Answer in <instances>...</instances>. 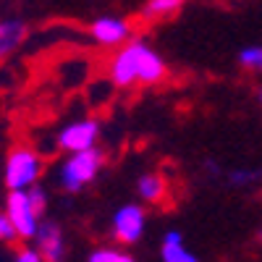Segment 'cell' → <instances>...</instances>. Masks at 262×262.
I'll return each mask as SVG.
<instances>
[{
	"mask_svg": "<svg viewBox=\"0 0 262 262\" xmlns=\"http://www.w3.org/2000/svg\"><path fill=\"white\" fill-rule=\"evenodd\" d=\"M105 71H107V81L116 90L158 86L168 79V63L149 42L134 39L107 58Z\"/></svg>",
	"mask_w": 262,
	"mask_h": 262,
	"instance_id": "obj_1",
	"label": "cell"
},
{
	"mask_svg": "<svg viewBox=\"0 0 262 262\" xmlns=\"http://www.w3.org/2000/svg\"><path fill=\"white\" fill-rule=\"evenodd\" d=\"M102 168H105V152L100 147L76 152V155H63L55 168V184L69 194H79L90 184H95Z\"/></svg>",
	"mask_w": 262,
	"mask_h": 262,
	"instance_id": "obj_2",
	"label": "cell"
},
{
	"mask_svg": "<svg viewBox=\"0 0 262 262\" xmlns=\"http://www.w3.org/2000/svg\"><path fill=\"white\" fill-rule=\"evenodd\" d=\"M45 173V158L32 144H16L3 163V184L8 191H29Z\"/></svg>",
	"mask_w": 262,
	"mask_h": 262,
	"instance_id": "obj_3",
	"label": "cell"
},
{
	"mask_svg": "<svg viewBox=\"0 0 262 262\" xmlns=\"http://www.w3.org/2000/svg\"><path fill=\"white\" fill-rule=\"evenodd\" d=\"M100 134H102L100 121L95 116H81V118H74L58 128L55 147L63 155H76V152L95 149L100 142Z\"/></svg>",
	"mask_w": 262,
	"mask_h": 262,
	"instance_id": "obj_4",
	"label": "cell"
},
{
	"mask_svg": "<svg viewBox=\"0 0 262 262\" xmlns=\"http://www.w3.org/2000/svg\"><path fill=\"white\" fill-rule=\"evenodd\" d=\"M134 21L126 18V16H116V13H107V16H97L95 21H90L86 27V34L95 42L97 48H105V50H121L123 45L134 42Z\"/></svg>",
	"mask_w": 262,
	"mask_h": 262,
	"instance_id": "obj_5",
	"label": "cell"
},
{
	"mask_svg": "<svg viewBox=\"0 0 262 262\" xmlns=\"http://www.w3.org/2000/svg\"><path fill=\"white\" fill-rule=\"evenodd\" d=\"M147 231V210L137 202L121 205L111 217V233L121 247H134L144 238Z\"/></svg>",
	"mask_w": 262,
	"mask_h": 262,
	"instance_id": "obj_6",
	"label": "cell"
},
{
	"mask_svg": "<svg viewBox=\"0 0 262 262\" xmlns=\"http://www.w3.org/2000/svg\"><path fill=\"white\" fill-rule=\"evenodd\" d=\"M3 212L8 215L11 226L16 228L18 242H34V236L39 231V223L45 221V217H39L37 210L32 207L27 191H8L6 194Z\"/></svg>",
	"mask_w": 262,
	"mask_h": 262,
	"instance_id": "obj_7",
	"label": "cell"
},
{
	"mask_svg": "<svg viewBox=\"0 0 262 262\" xmlns=\"http://www.w3.org/2000/svg\"><path fill=\"white\" fill-rule=\"evenodd\" d=\"M32 244L45 262H66V233H63V226L58 221L45 217L39 223V231H37Z\"/></svg>",
	"mask_w": 262,
	"mask_h": 262,
	"instance_id": "obj_8",
	"label": "cell"
},
{
	"mask_svg": "<svg viewBox=\"0 0 262 262\" xmlns=\"http://www.w3.org/2000/svg\"><path fill=\"white\" fill-rule=\"evenodd\" d=\"M168 179L158 170H147L137 179V196L144 205H163L168 200Z\"/></svg>",
	"mask_w": 262,
	"mask_h": 262,
	"instance_id": "obj_9",
	"label": "cell"
},
{
	"mask_svg": "<svg viewBox=\"0 0 262 262\" xmlns=\"http://www.w3.org/2000/svg\"><path fill=\"white\" fill-rule=\"evenodd\" d=\"M29 37V27L27 21L21 18H0V60L8 58L11 53H16L21 45H24V39Z\"/></svg>",
	"mask_w": 262,
	"mask_h": 262,
	"instance_id": "obj_10",
	"label": "cell"
},
{
	"mask_svg": "<svg viewBox=\"0 0 262 262\" xmlns=\"http://www.w3.org/2000/svg\"><path fill=\"white\" fill-rule=\"evenodd\" d=\"M160 257L163 262H200L184 244V233L176 231V228H170L165 231L163 236V244H160Z\"/></svg>",
	"mask_w": 262,
	"mask_h": 262,
	"instance_id": "obj_11",
	"label": "cell"
},
{
	"mask_svg": "<svg viewBox=\"0 0 262 262\" xmlns=\"http://www.w3.org/2000/svg\"><path fill=\"white\" fill-rule=\"evenodd\" d=\"M184 8L181 0H147L139 8V18L144 24H152V21H165V18H173L179 11Z\"/></svg>",
	"mask_w": 262,
	"mask_h": 262,
	"instance_id": "obj_12",
	"label": "cell"
},
{
	"mask_svg": "<svg viewBox=\"0 0 262 262\" xmlns=\"http://www.w3.org/2000/svg\"><path fill=\"white\" fill-rule=\"evenodd\" d=\"M86 262H137V257L121 247H95Z\"/></svg>",
	"mask_w": 262,
	"mask_h": 262,
	"instance_id": "obj_13",
	"label": "cell"
},
{
	"mask_svg": "<svg viewBox=\"0 0 262 262\" xmlns=\"http://www.w3.org/2000/svg\"><path fill=\"white\" fill-rule=\"evenodd\" d=\"M238 66L252 74H262V45H249L238 53Z\"/></svg>",
	"mask_w": 262,
	"mask_h": 262,
	"instance_id": "obj_14",
	"label": "cell"
},
{
	"mask_svg": "<svg viewBox=\"0 0 262 262\" xmlns=\"http://www.w3.org/2000/svg\"><path fill=\"white\" fill-rule=\"evenodd\" d=\"M233 186H252L254 181L262 179V170H252V168H233L226 176Z\"/></svg>",
	"mask_w": 262,
	"mask_h": 262,
	"instance_id": "obj_15",
	"label": "cell"
},
{
	"mask_svg": "<svg viewBox=\"0 0 262 262\" xmlns=\"http://www.w3.org/2000/svg\"><path fill=\"white\" fill-rule=\"evenodd\" d=\"M27 196H29L32 207L37 210V215L45 217V212H48V189L42 186V184H37V186H32V189L27 191Z\"/></svg>",
	"mask_w": 262,
	"mask_h": 262,
	"instance_id": "obj_16",
	"label": "cell"
},
{
	"mask_svg": "<svg viewBox=\"0 0 262 262\" xmlns=\"http://www.w3.org/2000/svg\"><path fill=\"white\" fill-rule=\"evenodd\" d=\"M18 236H16V228L11 226L8 215L0 210V244H16Z\"/></svg>",
	"mask_w": 262,
	"mask_h": 262,
	"instance_id": "obj_17",
	"label": "cell"
},
{
	"mask_svg": "<svg viewBox=\"0 0 262 262\" xmlns=\"http://www.w3.org/2000/svg\"><path fill=\"white\" fill-rule=\"evenodd\" d=\"M13 262H45V259L37 254L34 247H21V249L13 254Z\"/></svg>",
	"mask_w": 262,
	"mask_h": 262,
	"instance_id": "obj_18",
	"label": "cell"
},
{
	"mask_svg": "<svg viewBox=\"0 0 262 262\" xmlns=\"http://www.w3.org/2000/svg\"><path fill=\"white\" fill-rule=\"evenodd\" d=\"M205 168H207V173H212V176H221V168H217L212 160H207V163H205Z\"/></svg>",
	"mask_w": 262,
	"mask_h": 262,
	"instance_id": "obj_19",
	"label": "cell"
},
{
	"mask_svg": "<svg viewBox=\"0 0 262 262\" xmlns=\"http://www.w3.org/2000/svg\"><path fill=\"white\" fill-rule=\"evenodd\" d=\"M257 242H259V244H262V228H259V231H257Z\"/></svg>",
	"mask_w": 262,
	"mask_h": 262,
	"instance_id": "obj_20",
	"label": "cell"
},
{
	"mask_svg": "<svg viewBox=\"0 0 262 262\" xmlns=\"http://www.w3.org/2000/svg\"><path fill=\"white\" fill-rule=\"evenodd\" d=\"M259 100H262V90H259Z\"/></svg>",
	"mask_w": 262,
	"mask_h": 262,
	"instance_id": "obj_21",
	"label": "cell"
}]
</instances>
